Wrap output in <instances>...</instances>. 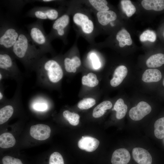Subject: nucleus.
I'll use <instances>...</instances> for the list:
<instances>
[{
	"label": "nucleus",
	"instance_id": "412c9836",
	"mask_svg": "<svg viewBox=\"0 0 164 164\" xmlns=\"http://www.w3.org/2000/svg\"><path fill=\"white\" fill-rule=\"evenodd\" d=\"M111 102L108 101H103L96 106L94 109L92 115L95 118H99L103 115L107 110L112 107Z\"/></svg>",
	"mask_w": 164,
	"mask_h": 164
},
{
	"label": "nucleus",
	"instance_id": "2eb2a0df",
	"mask_svg": "<svg viewBox=\"0 0 164 164\" xmlns=\"http://www.w3.org/2000/svg\"><path fill=\"white\" fill-rule=\"evenodd\" d=\"M128 72L126 67L124 65H120L115 70L113 77L110 80L111 85L113 87L119 85L126 77Z\"/></svg>",
	"mask_w": 164,
	"mask_h": 164
},
{
	"label": "nucleus",
	"instance_id": "58836bf2",
	"mask_svg": "<svg viewBox=\"0 0 164 164\" xmlns=\"http://www.w3.org/2000/svg\"><path fill=\"white\" fill-rule=\"evenodd\" d=\"M126 45L125 42H119V45L121 47H123Z\"/></svg>",
	"mask_w": 164,
	"mask_h": 164
},
{
	"label": "nucleus",
	"instance_id": "393cba45",
	"mask_svg": "<svg viewBox=\"0 0 164 164\" xmlns=\"http://www.w3.org/2000/svg\"><path fill=\"white\" fill-rule=\"evenodd\" d=\"M13 107L11 105H7L0 109V124H2L12 117L14 112Z\"/></svg>",
	"mask_w": 164,
	"mask_h": 164
},
{
	"label": "nucleus",
	"instance_id": "4c0bfd02",
	"mask_svg": "<svg viewBox=\"0 0 164 164\" xmlns=\"http://www.w3.org/2000/svg\"><path fill=\"white\" fill-rule=\"evenodd\" d=\"M125 43L126 45L129 46L132 44V39L130 38L126 40Z\"/></svg>",
	"mask_w": 164,
	"mask_h": 164
},
{
	"label": "nucleus",
	"instance_id": "7ed1b4c3",
	"mask_svg": "<svg viewBox=\"0 0 164 164\" xmlns=\"http://www.w3.org/2000/svg\"><path fill=\"white\" fill-rule=\"evenodd\" d=\"M11 52L0 50V81L5 79L15 80L19 84L22 79L21 73Z\"/></svg>",
	"mask_w": 164,
	"mask_h": 164
},
{
	"label": "nucleus",
	"instance_id": "79ce46f5",
	"mask_svg": "<svg viewBox=\"0 0 164 164\" xmlns=\"http://www.w3.org/2000/svg\"><path fill=\"white\" fill-rule=\"evenodd\" d=\"M163 1H164V0Z\"/></svg>",
	"mask_w": 164,
	"mask_h": 164
},
{
	"label": "nucleus",
	"instance_id": "6e6552de",
	"mask_svg": "<svg viewBox=\"0 0 164 164\" xmlns=\"http://www.w3.org/2000/svg\"><path fill=\"white\" fill-rule=\"evenodd\" d=\"M151 110V107L149 104L145 101H141L130 109L129 115L132 120L139 121L150 113Z\"/></svg>",
	"mask_w": 164,
	"mask_h": 164
},
{
	"label": "nucleus",
	"instance_id": "c85d7f7f",
	"mask_svg": "<svg viewBox=\"0 0 164 164\" xmlns=\"http://www.w3.org/2000/svg\"><path fill=\"white\" fill-rule=\"evenodd\" d=\"M63 115L71 125L76 126L79 124L80 116L77 113L65 110L63 112Z\"/></svg>",
	"mask_w": 164,
	"mask_h": 164
},
{
	"label": "nucleus",
	"instance_id": "f257e3e1",
	"mask_svg": "<svg viewBox=\"0 0 164 164\" xmlns=\"http://www.w3.org/2000/svg\"><path fill=\"white\" fill-rule=\"evenodd\" d=\"M11 53L26 69L33 71L37 61L45 54L31 40L28 34L20 30L19 37Z\"/></svg>",
	"mask_w": 164,
	"mask_h": 164
},
{
	"label": "nucleus",
	"instance_id": "5701e85b",
	"mask_svg": "<svg viewBox=\"0 0 164 164\" xmlns=\"http://www.w3.org/2000/svg\"><path fill=\"white\" fill-rule=\"evenodd\" d=\"M15 138L10 133H3L0 136V147L1 148L12 147L15 145Z\"/></svg>",
	"mask_w": 164,
	"mask_h": 164
},
{
	"label": "nucleus",
	"instance_id": "72a5a7b5",
	"mask_svg": "<svg viewBox=\"0 0 164 164\" xmlns=\"http://www.w3.org/2000/svg\"><path fill=\"white\" fill-rule=\"evenodd\" d=\"M131 38L130 34L124 29L119 31L116 36V39L119 42H125L126 40Z\"/></svg>",
	"mask_w": 164,
	"mask_h": 164
},
{
	"label": "nucleus",
	"instance_id": "9d476101",
	"mask_svg": "<svg viewBox=\"0 0 164 164\" xmlns=\"http://www.w3.org/2000/svg\"><path fill=\"white\" fill-rule=\"evenodd\" d=\"M30 106L32 110L37 112L47 111L50 107V101L47 96L39 94L31 99Z\"/></svg>",
	"mask_w": 164,
	"mask_h": 164
},
{
	"label": "nucleus",
	"instance_id": "a878e982",
	"mask_svg": "<svg viewBox=\"0 0 164 164\" xmlns=\"http://www.w3.org/2000/svg\"><path fill=\"white\" fill-rule=\"evenodd\" d=\"M82 83L83 85L90 87H94L99 83L96 75L92 73H89L87 76H84L82 78Z\"/></svg>",
	"mask_w": 164,
	"mask_h": 164
},
{
	"label": "nucleus",
	"instance_id": "ddd939ff",
	"mask_svg": "<svg viewBox=\"0 0 164 164\" xmlns=\"http://www.w3.org/2000/svg\"><path fill=\"white\" fill-rule=\"evenodd\" d=\"M99 143V141L94 138L88 136H84L79 141L78 146L81 149L91 152L96 149Z\"/></svg>",
	"mask_w": 164,
	"mask_h": 164
},
{
	"label": "nucleus",
	"instance_id": "2f4dec72",
	"mask_svg": "<svg viewBox=\"0 0 164 164\" xmlns=\"http://www.w3.org/2000/svg\"><path fill=\"white\" fill-rule=\"evenodd\" d=\"M156 39V35L153 31L147 30L144 31L140 36V39L141 42L149 41L153 42Z\"/></svg>",
	"mask_w": 164,
	"mask_h": 164
},
{
	"label": "nucleus",
	"instance_id": "39448f33",
	"mask_svg": "<svg viewBox=\"0 0 164 164\" xmlns=\"http://www.w3.org/2000/svg\"><path fill=\"white\" fill-rule=\"evenodd\" d=\"M16 26L10 22L1 20L0 28V50L11 52L20 34Z\"/></svg>",
	"mask_w": 164,
	"mask_h": 164
},
{
	"label": "nucleus",
	"instance_id": "4468645a",
	"mask_svg": "<svg viewBox=\"0 0 164 164\" xmlns=\"http://www.w3.org/2000/svg\"><path fill=\"white\" fill-rule=\"evenodd\" d=\"M131 158L128 151L124 148L115 150L113 153L111 159L112 164H127Z\"/></svg>",
	"mask_w": 164,
	"mask_h": 164
},
{
	"label": "nucleus",
	"instance_id": "aec40b11",
	"mask_svg": "<svg viewBox=\"0 0 164 164\" xmlns=\"http://www.w3.org/2000/svg\"><path fill=\"white\" fill-rule=\"evenodd\" d=\"M164 64V54L158 53L151 56L147 60L146 65L149 68H156Z\"/></svg>",
	"mask_w": 164,
	"mask_h": 164
},
{
	"label": "nucleus",
	"instance_id": "a19ab883",
	"mask_svg": "<svg viewBox=\"0 0 164 164\" xmlns=\"http://www.w3.org/2000/svg\"></svg>",
	"mask_w": 164,
	"mask_h": 164
},
{
	"label": "nucleus",
	"instance_id": "bb28decb",
	"mask_svg": "<svg viewBox=\"0 0 164 164\" xmlns=\"http://www.w3.org/2000/svg\"><path fill=\"white\" fill-rule=\"evenodd\" d=\"M154 135L156 138L161 139L164 138V117L157 120L154 125Z\"/></svg>",
	"mask_w": 164,
	"mask_h": 164
},
{
	"label": "nucleus",
	"instance_id": "1a4fd4ad",
	"mask_svg": "<svg viewBox=\"0 0 164 164\" xmlns=\"http://www.w3.org/2000/svg\"><path fill=\"white\" fill-rule=\"evenodd\" d=\"M73 20L75 24L80 27L84 33L89 34L93 31V23L85 14L80 12H77L74 15Z\"/></svg>",
	"mask_w": 164,
	"mask_h": 164
},
{
	"label": "nucleus",
	"instance_id": "dca6fc26",
	"mask_svg": "<svg viewBox=\"0 0 164 164\" xmlns=\"http://www.w3.org/2000/svg\"><path fill=\"white\" fill-rule=\"evenodd\" d=\"M162 77V74L159 70L156 69H149L144 72L142 79L145 83L155 82L160 80Z\"/></svg>",
	"mask_w": 164,
	"mask_h": 164
},
{
	"label": "nucleus",
	"instance_id": "f3484780",
	"mask_svg": "<svg viewBox=\"0 0 164 164\" xmlns=\"http://www.w3.org/2000/svg\"><path fill=\"white\" fill-rule=\"evenodd\" d=\"M96 16L99 23L104 26L115 20L117 17L116 13L111 10L98 12Z\"/></svg>",
	"mask_w": 164,
	"mask_h": 164
},
{
	"label": "nucleus",
	"instance_id": "e433bc0d",
	"mask_svg": "<svg viewBox=\"0 0 164 164\" xmlns=\"http://www.w3.org/2000/svg\"><path fill=\"white\" fill-rule=\"evenodd\" d=\"M6 99L5 98V97L4 95L3 90H2V87L0 88V101H4V100Z\"/></svg>",
	"mask_w": 164,
	"mask_h": 164
},
{
	"label": "nucleus",
	"instance_id": "423d86ee",
	"mask_svg": "<svg viewBox=\"0 0 164 164\" xmlns=\"http://www.w3.org/2000/svg\"><path fill=\"white\" fill-rule=\"evenodd\" d=\"M26 16L43 20H55L60 16L59 11L47 6H36L30 9L26 14Z\"/></svg>",
	"mask_w": 164,
	"mask_h": 164
},
{
	"label": "nucleus",
	"instance_id": "0eeeda50",
	"mask_svg": "<svg viewBox=\"0 0 164 164\" xmlns=\"http://www.w3.org/2000/svg\"><path fill=\"white\" fill-rule=\"evenodd\" d=\"M70 21V18L67 14L62 15L54 21L51 30L47 35L48 39L50 42L56 37L62 39L64 38Z\"/></svg>",
	"mask_w": 164,
	"mask_h": 164
},
{
	"label": "nucleus",
	"instance_id": "6ab92c4d",
	"mask_svg": "<svg viewBox=\"0 0 164 164\" xmlns=\"http://www.w3.org/2000/svg\"><path fill=\"white\" fill-rule=\"evenodd\" d=\"M142 7L147 10L161 11L164 9V2L161 0H143L141 2Z\"/></svg>",
	"mask_w": 164,
	"mask_h": 164
},
{
	"label": "nucleus",
	"instance_id": "c756f323",
	"mask_svg": "<svg viewBox=\"0 0 164 164\" xmlns=\"http://www.w3.org/2000/svg\"><path fill=\"white\" fill-rule=\"evenodd\" d=\"M90 4L98 12L108 11L109 9L108 4L105 0H89Z\"/></svg>",
	"mask_w": 164,
	"mask_h": 164
},
{
	"label": "nucleus",
	"instance_id": "f704fd0d",
	"mask_svg": "<svg viewBox=\"0 0 164 164\" xmlns=\"http://www.w3.org/2000/svg\"><path fill=\"white\" fill-rule=\"evenodd\" d=\"M2 162L3 164H23L20 159L8 155L2 158Z\"/></svg>",
	"mask_w": 164,
	"mask_h": 164
},
{
	"label": "nucleus",
	"instance_id": "4be33fe9",
	"mask_svg": "<svg viewBox=\"0 0 164 164\" xmlns=\"http://www.w3.org/2000/svg\"><path fill=\"white\" fill-rule=\"evenodd\" d=\"M34 1L30 0H9L5 2L7 7L10 10L15 12L20 11L26 4Z\"/></svg>",
	"mask_w": 164,
	"mask_h": 164
},
{
	"label": "nucleus",
	"instance_id": "7c9ffc66",
	"mask_svg": "<svg viewBox=\"0 0 164 164\" xmlns=\"http://www.w3.org/2000/svg\"><path fill=\"white\" fill-rule=\"evenodd\" d=\"M96 104L95 100L92 98L83 99L78 103L77 107L80 110L88 109L93 107Z\"/></svg>",
	"mask_w": 164,
	"mask_h": 164
},
{
	"label": "nucleus",
	"instance_id": "473e14b6",
	"mask_svg": "<svg viewBox=\"0 0 164 164\" xmlns=\"http://www.w3.org/2000/svg\"><path fill=\"white\" fill-rule=\"evenodd\" d=\"M49 164H64L62 155L57 152L53 153L50 156Z\"/></svg>",
	"mask_w": 164,
	"mask_h": 164
},
{
	"label": "nucleus",
	"instance_id": "20e7f679",
	"mask_svg": "<svg viewBox=\"0 0 164 164\" xmlns=\"http://www.w3.org/2000/svg\"><path fill=\"white\" fill-rule=\"evenodd\" d=\"M28 34L32 42L45 54L51 53L53 51L47 35L43 26V21L37 19L26 26Z\"/></svg>",
	"mask_w": 164,
	"mask_h": 164
},
{
	"label": "nucleus",
	"instance_id": "f03ea898",
	"mask_svg": "<svg viewBox=\"0 0 164 164\" xmlns=\"http://www.w3.org/2000/svg\"><path fill=\"white\" fill-rule=\"evenodd\" d=\"M33 71L36 73L38 84L47 89L60 82L63 76V70L59 63L45 55L36 63Z\"/></svg>",
	"mask_w": 164,
	"mask_h": 164
},
{
	"label": "nucleus",
	"instance_id": "c9c22d12",
	"mask_svg": "<svg viewBox=\"0 0 164 164\" xmlns=\"http://www.w3.org/2000/svg\"><path fill=\"white\" fill-rule=\"evenodd\" d=\"M94 68L95 69L99 68L101 66V62L97 55L94 53H91L90 55Z\"/></svg>",
	"mask_w": 164,
	"mask_h": 164
},
{
	"label": "nucleus",
	"instance_id": "ea45409f",
	"mask_svg": "<svg viewBox=\"0 0 164 164\" xmlns=\"http://www.w3.org/2000/svg\"><path fill=\"white\" fill-rule=\"evenodd\" d=\"M162 84H163V85L164 87V79H163V81H162Z\"/></svg>",
	"mask_w": 164,
	"mask_h": 164
},
{
	"label": "nucleus",
	"instance_id": "a211bd4d",
	"mask_svg": "<svg viewBox=\"0 0 164 164\" xmlns=\"http://www.w3.org/2000/svg\"><path fill=\"white\" fill-rule=\"evenodd\" d=\"M80 58L77 56H74L72 58L67 57L63 60V64L65 70L68 73H75L77 68L81 65Z\"/></svg>",
	"mask_w": 164,
	"mask_h": 164
},
{
	"label": "nucleus",
	"instance_id": "cd10ccee",
	"mask_svg": "<svg viewBox=\"0 0 164 164\" xmlns=\"http://www.w3.org/2000/svg\"><path fill=\"white\" fill-rule=\"evenodd\" d=\"M123 12L128 17L131 16L136 11L135 6L129 0H123L121 2Z\"/></svg>",
	"mask_w": 164,
	"mask_h": 164
},
{
	"label": "nucleus",
	"instance_id": "b1692460",
	"mask_svg": "<svg viewBox=\"0 0 164 164\" xmlns=\"http://www.w3.org/2000/svg\"><path fill=\"white\" fill-rule=\"evenodd\" d=\"M114 109L116 112V118L118 119H121L125 115L127 111L128 107L122 99L119 98L115 103Z\"/></svg>",
	"mask_w": 164,
	"mask_h": 164
},
{
	"label": "nucleus",
	"instance_id": "9b49d317",
	"mask_svg": "<svg viewBox=\"0 0 164 164\" xmlns=\"http://www.w3.org/2000/svg\"><path fill=\"white\" fill-rule=\"evenodd\" d=\"M51 129L49 126L43 124L33 125L30 128V133L34 138L39 140H44L50 135Z\"/></svg>",
	"mask_w": 164,
	"mask_h": 164
},
{
	"label": "nucleus",
	"instance_id": "f8f14e48",
	"mask_svg": "<svg viewBox=\"0 0 164 164\" xmlns=\"http://www.w3.org/2000/svg\"><path fill=\"white\" fill-rule=\"evenodd\" d=\"M134 160L138 164H151L152 156L146 150L141 148H135L132 151Z\"/></svg>",
	"mask_w": 164,
	"mask_h": 164
}]
</instances>
